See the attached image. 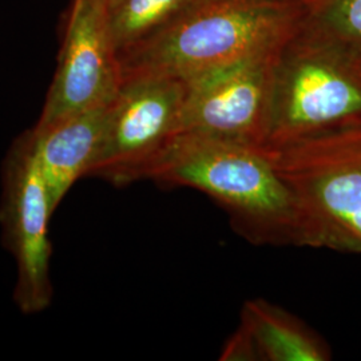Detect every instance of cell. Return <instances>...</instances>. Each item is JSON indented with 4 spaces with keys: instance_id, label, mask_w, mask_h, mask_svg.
Wrapping results in <instances>:
<instances>
[{
    "instance_id": "6da1fadb",
    "label": "cell",
    "mask_w": 361,
    "mask_h": 361,
    "mask_svg": "<svg viewBox=\"0 0 361 361\" xmlns=\"http://www.w3.org/2000/svg\"><path fill=\"white\" fill-rule=\"evenodd\" d=\"M145 180L207 194L255 244L328 249L322 225L261 147L180 133Z\"/></svg>"
},
{
    "instance_id": "7a4b0ae2",
    "label": "cell",
    "mask_w": 361,
    "mask_h": 361,
    "mask_svg": "<svg viewBox=\"0 0 361 361\" xmlns=\"http://www.w3.org/2000/svg\"><path fill=\"white\" fill-rule=\"evenodd\" d=\"M286 26L288 15L267 1H210L121 52L122 78L158 74L185 82L245 58L277 54Z\"/></svg>"
},
{
    "instance_id": "3957f363",
    "label": "cell",
    "mask_w": 361,
    "mask_h": 361,
    "mask_svg": "<svg viewBox=\"0 0 361 361\" xmlns=\"http://www.w3.org/2000/svg\"><path fill=\"white\" fill-rule=\"evenodd\" d=\"M262 150L322 225L328 249L361 252V121Z\"/></svg>"
},
{
    "instance_id": "277c9868",
    "label": "cell",
    "mask_w": 361,
    "mask_h": 361,
    "mask_svg": "<svg viewBox=\"0 0 361 361\" xmlns=\"http://www.w3.org/2000/svg\"><path fill=\"white\" fill-rule=\"evenodd\" d=\"M323 52L277 55L265 142L280 147L361 121V68Z\"/></svg>"
},
{
    "instance_id": "5b68a950",
    "label": "cell",
    "mask_w": 361,
    "mask_h": 361,
    "mask_svg": "<svg viewBox=\"0 0 361 361\" xmlns=\"http://www.w3.org/2000/svg\"><path fill=\"white\" fill-rule=\"evenodd\" d=\"M185 82L158 74L122 78L109 104L104 140L90 177L116 186L145 180L180 134Z\"/></svg>"
},
{
    "instance_id": "8992f818",
    "label": "cell",
    "mask_w": 361,
    "mask_h": 361,
    "mask_svg": "<svg viewBox=\"0 0 361 361\" xmlns=\"http://www.w3.org/2000/svg\"><path fill=\"white\" fill-rule=\"evenodd\" d=\"M52 214L46 182L26 131L4 158L0 197L3 241L16 264L13 298L25 314L42 313L51 305L49 224Z\"/></svg>"
},
{
    "instance_id": "52a82bcc",
    "label": "cell",
    "mask_w": 361,
    "mask_h": 361,
    "mask_svg": "<svg viewBox=\"0 0 361 361\" xmlns=\"http://www.w3.org/2000/svg\"><path fill=\"white\" fill-rule=\"evenodd\" d=\"M121 83L110 10L102 0H73L58 68L35 126L111 104Z\"/></svg>"
},
{
    "instance_id": "ba28073f",
    "label": "cell",
    "mask_w": 361,
    "mask_h": 361,
    "mask_svg": "<svg viewBox=\"0 0 361 361\" xmlns=\"http://www.w3.org/2000/svg\"><path fill=\"white\" fill-rule=\"evenodd\" d=\"M277 54L245 58L185 80L180 133L262 147Z\"/></svg>"
},
{
    "instance_id": "9c48e42d",
    "label": "cell",
    "mask_w": 361,
    "mask_h": 361,
    "mask_svg": "<svg viewBox=\"0 0 361 361\" xmlns=\"http://www.w3.org/2000/svg\"><path fill=\"white\" fill-rule=\"evenodd\" d=\"M107 110L109 104L28 130L54 212L78 180L90 177L101 152Z\"/></svg>"
},
{
    "instance_id": "30bf717a",
    "label": "cell",
    "mask_w": 361,
    "mask_h": 361,
    "mask_svg": "<svg viewBox=\"0 0 361 361\" xmlns=\"http://www.w3.org/2000/svg\"><path fill=\"white\" fill-rule=\"evenodd\" d=\"M221 360L324 361L329 352L293 316L261 298L246 301L241 325Z\"/></svg>"
},
{
    "instance_id": "8fae6325",
    "label": "cell",
    "mask_w": 361,
    "mask_h": 361,
    "mask_svg": "<svg viewBox=\"0 0 361 361\" xmlns=\"http://www.w3.org/2000/svg\"><path fill=\"white\" fill-rule=\"evenodd\" d=\"M192 0H121L110 11V30L118 55L168 23Z\"/></svg>"
},
{
    "instance_id": "7c38bea8",
    "label": "cell",
    "mask_w": 361,
    "mask_h": 361,
    "mask_svg": "<svg viewBox=\"0 0 361 361\" xmlns=\"http://www.w3.org/2000/svg\"><path fill=\"white\" fill-rule=\"evenodd\" d=\"M326 22L341 38L361 44V0H335L328 8Z\"/></svg>"
},
{
    "instance_id": "4fadbf2b",
    "label": "cell",
    "mask_w": 361,
    "mask_h": 361,
    "mask_svg": "<svg viewBox=\"0 0 361 361\" xmlns=\"http://www.w3.org/2000/svg\"><path fill=\"white\" fill-rule=\"evenodd\" d=\"M102 1L106 4V7L111 11L113 8H116V6L119 4V1H121V0H102Z\"/></svg>"
}]
</instances>
